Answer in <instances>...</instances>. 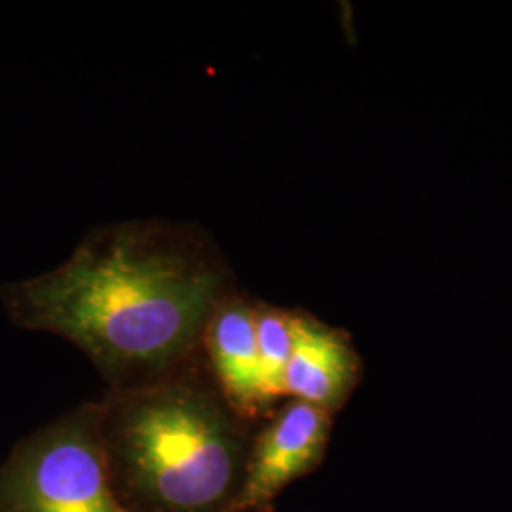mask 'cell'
Here are the masks:
<instances>
[{
    "label": "cell",
    "mask_w": 512,
    "mask_h": 512,
    "mask_svg": "<svg viewBox=\"0 0 512 512\" xmlns=\"http://www.w3.org/2000/svg\"><path fill=\"white\" fill-rule=\"evenodd\" d=\"M234 291L228 262L198 226L126 220L97 226L63 264L0 294L16 327L69 340L109 389H124L202 357L209 317Z\"/></svg>",
    "instance_id": "obj_1"
},
{
    "label": "cell",
    "mask_w": 512,
    "mask_h": 512,
    "mask_svg": "<svg viewBox=\"0 0 512 512\" xmlns=\"http://www.w3.org/2000/svg\"><path fill=\"white\" fill-rule=\"evenodd\" d=\"M101 444L126 512H236L255 433L220 395L205 357L148 384L109 389Z\"/></svg>",
    "instance_id": "obj_2"
},
{
    "label": "cell",
    "mask_w": 512,
    "mask_h": 512,
    "mask_svg": "<svg viewBox=\"0 0 512 512\" xmlns=\"http://www.w3.org/2000/svg\"><path fill=\"white\" fill-rule=\"evenodd\" d=\"M332 414L291 399L255 433L236 512H270L291 482L313 473L327 454Z\"/></svg>",
    "instance_id": "obj_4"
},
{
    "label": "cell",
    "mask_w": 512,
    "mask_h": 512,
    "mask_svg": "<svg viewBox=\"0 0 512 512\" xmlns=\"http://www.w3.org/2000/svg\"><path fill=\"white\" fill-rule=\"evenodd\" d=\"M101 404L82 403L25 437L0 467V512H126L110 490Z\"/></svg>",
    "instance_id": "obj_3"
},
{
    "label": "cell",
    "mask_w": 512,
    "mask_h": 512,
    "mask_svg": "<svg viewBox=\"0 0 512 512\" xmlns=\"http://www.w3.org/2000/svg\"><path fill=\"white\" fill-rule=\"evenodd\" d=\"M256 302L234 291L209 317L203 357L230 410L247 423L270 418L260 385L256 346Z\"/></svg>",
    "instance_id": "obj_5"
},
{
    "label": "cell",
    "mask_w": 512,
    "mask_h": 512,
    "mask_svg": "<svg viewBox=\"0 0 512 512\" xmlns=\"http://www.w3.org/2000/svg\"><path fill=\"white\" fill-rule=\"evenodd\" d=\"M260 385L268 408L285 397V372L293 349V311L256 302Z\"/></svg>",
    "instance_id": "obj_7"
},
{
    "label": "cell",
    "mask_w": 512,
    "mask_h": 512,
    "mask_svg": "<svg viewBox=\"0 0 512 512\" xmlns=\"http://www.w3.org/2000/svg\"><path fill=\"white\" fill-rule=\"evenodd\" d=\"M361 363L342 330L293 311V349L285 372V397L340 410L359 382Z\"/></svg>",
    "instance_id": "obj_6"
}]
</instances>
